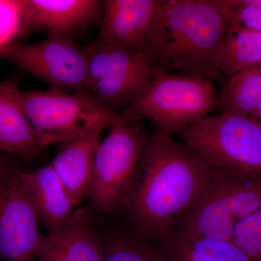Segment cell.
Returning a JSON list of instances; mask_svg holds the SVG:
<instances>
[{
    "label": "cell",
    "mask_w": 261,
    "mask_h": 261,
    "mask_svg": "<svg viewBox=\"0 0 261 261\" xmlns=\"http://www.w3.org/2000/svg\"><path fill=\"white\" fill-rule=\"evenodd\" d=\"M0 58L50 86L67 92L87 91L89 59L85 49L71 39L48 37L31 44L0 45Z\"/></svg>",
    "instance_id": "9c48e42d"
},
{
    "label": "cell",
    "mask_w": 261,
    "mask_h": 261,
    "mask_svg": "<svg viewBox=\"0 0 261 261\" xmlns=\"http://www.w3.org/2000/svg\"><path fill=\"white\" fill-rule=\"evenodd\" d=\"M5 162V161L4 159H2L1 157H0V168H1L2 165Z\"/></svg>",
    "instance_id": "d4e9b609"
},
{
    "label": "cell",
    "mask_w": 261,
    "mask_h": 261,
    "mask_svg": "<svg viewBox=\"0 0 261 261\" xmlns=\"http://www.w3.org/2000/svg\"><path fill=\"white\" fill-rule=\"evenodd\" d=\"M213 166L171 134L149 135L123 210L132 234L156 243L176 231L203 190Z\"/></svg>",
    "instance_id": "6da1fadb"
},
{
    "label": "cell",
    "mask_w": 261,
    "mask_h": 261,
    "mask_svg": "<svg viewBox=\"0 0 261 261\" xmlns=\"http://www.w3.org/2000/svg\"><path fill=\"white\" fill-rule=\"evenodd\" d=\"M22 173L39 221L48 232L59 228L75 209L61 178L49 163L34 171Z\"/></svg>",
    "instance_id": "2e32d148"
},
{
    "label": "cell",
    "mask_w": 261,
    "mask_h": 261,
    "mask_svg": "<svg viewBox=\"0 0 261 261\" xmlns=\"http://www.w3.org/2000/svg\"><path fill=\"white\" fill-rule=\"evenodd\" d=\"M219 99L223 114L248 117L261 102V63L226 80Z\"/></svg>",
    "instance_id": "d6986e66"
},
{
    "label": "cell",
    "mask_w": 261,
    "mask_h": 261,
    "mask_svg": "<svg viewBox=\"0 0 261 261\" xmlns=\"http://www.w3.org/2000/svg\"><path fill=\"white\" fill-rule=\"evenodd\" d=\"M84 49L89 59L87 91L113 112L121 113L154 79L155 71L142 53L97 39Z\"/></svg>",
    "instance_id": "ba28073f"
},
{
    "label": "cell",
    "mask_w": 261,
    "mask_h": 261,
    "mask_svg": "<svg viewBox=\"0 0 261 261\" xmlns=\"http://www.w3.org/2000/svg\"><path fill=\"white\" fill-rule=\"evenodd\" d=\"M110 128L96 154L87 195L99 216L123 208L149 136L143 125L121 114Z\"/></svg>",
    "instance_id": "8992f818"
},
{
    "label": "cell",
    "mask_w": 261,
    "mask_h": 261,
    "mask_svg": "<svg viewBox=\"0 0 261 261\" xmlns=\"http://www.w3.org/2000/svg\"><path fill=\"white\" fill-rule=\"evenodd\" d=\"M25 114L43 148L106 129L121 114L113 112L87 91L55 88L22 92Z\"/></svg>",
    "instance_id": "5b68a950"
},
{
    "label": "cell",
    "mask_w": 261,
    "mask_h": 261,
    "mask_svg": "<svg viewBox=\"0 0 261 261\" xmlns=\"http://www.w3.org/2000/svg\"><path fill=\"white\" fill-rule=\"evenodd\" d=\"M162 0H106L97 39L142 53Z\"/></svg>",
    "instance_id": "7c38bea8"
},
{
    "label": "cell",
    "mask_w": 261,
    "mask_h": 261,
    "mask_svg": "<svg viewBox=\"0 0 261 261\" xmlns=\"http://www.w3.org/2000/svg\"><path fill=\"white\" fill-rule=\"evenodd\" d=\"M261 209V176L213 166L195 203L175 232L232 240L235 228Z\"/></svg>",
    "instance_id": "277c9868"
},
{
    "label": "cell",
    "mask_w": 261,
    "mask_h": 261,
    "mask_svg": "<svg viewBox=\"0 0 261 261\" xmlns=\"http://www.w3.org/2000/svg\"><path fill=\"white\" fill-rule=\"evenodd\" d=\"M249 118L261 126V102L249 115Z\"/></svg>",
    "instance_id": "603a6c76"
},
{
    "label": "cell",
    "mask_w": 261,
    "mask_h": 261,
    "mask_svg": "<svg viewBox=\"0 0 261 261\" xmlns=\"http://www.w3.org/2000/svg\"><path fill=\"white\" fill-rule=\"evenodd\" d=\"M227 24H235L261 33V9L246 6L240 0H212Z\"/></svg>",
    "instance_id": "7402d4cb"
},
{
    "label": "cell",
    "mask_w": 261,
    "mask_h": 261,
    "mask_svg": "<svg viewBox=\"0 0 261 261\" xmlns=\"http://www.w3.org/2000/svg\"><path fill=\"white\" fill-rule=\"evenodd\" d=\"M101 261H169L154 243L132 235H120L106 244Z\"/></svg>",
    "instance_id": "ffe728a7"
},
{
    "label": "cell",
    "mask_w": 261,
    "mask_h": 261,
    "mask_svg": "<svg viewBox=\"0 0 261 261\" xmlns=\"http://www.w3.org/2000/svg\"><path fill=\"white\" fill-rule=\"evenodd\" d=\"M232 241L252 261H261V209L238 225Z\"/></svg>",
    "instance_id": "44dd1931"
},
{
    "label": "cell",
    "mask_w": 261,
    "mask_h": 261,
    "mask_svg": "<svg viewBox=\"0 0 261 261\" xmlns=\"http://www.w3.org/2000/svg\"><path fill=\"white\" fill-rule=\"evenodd\" d=\"M261 63V33L227 24L218 56L220 74L229 80L240 72Z\"/></svg>",
    "instance_id": "ac0fdd59"
},
{
    "label": "cell",
    "mask_w": 261,
    "mask_h": 261,
    "mask_svg": "<svg viewBox=\"0 0 261 261\" xmlns=\"http://www.w3.org/2000/svg\"><path fill=\"white\" fill-rule=\"evenodd\" d=\"M219 108L213 81L155 71L152 82L121 114L132 121L149 118L172 135Z\"/></svg>",
    "instance_id": "3957f363"
},
{
    "label": "cell",
    "mask_w": 261,
    "mask_h": 261,
    "mask_svg": "<svg viewBox=\"0 0 261 261\" xmlns=\"http://www.w3.org/2000/svg\"><path fill=\"white\" fill-rule=\"evenodd\" d=\"M23 171L0 168V261H36L40 243L35 206Z\"/></svg>",
    "instance_id": "30bf717a"
},
{
    "label": "cell",
    "mask_w": 261,
    "mask_h": 261,
    "mask_svg": "<svg viewBox=\"0 0 261 261\" xmlns=\"http://www.w3.org/2000/svg\"><path fill=\"white\" fill-rule=\"evenodd\" d=\"M175 135L212 166L261 176V126L249 117H205Z\"/></svg>",
    "instance_id": "52a82bcc"
},
{
    "label": "cell",
    "mask_w": 261,
    "mask_h": 261,
    "mask_svg": "<svg viewBox=\"0 0 261 261\" xmlns=\"http://www.w3.org/2000/svg\"><path fill=\"white\" fill-rule=\"evenodd\" d=\"M21 73L0 82V152L24 158L43 150L22 101Z\"/></svg>",
    "instance_id": "5bb4252c"
},
{
    "label": "cell",
    "mask_w": 261,
    "mask_h": 261,
    "mask_svg": "<svg viewBox=\"0 0 261 261\" xmlns=\"http://www.w3.org/2000/svg\"><path fill=\"white\" fill-rule=\"evenodd\" d=\"M101 133L95 130L67 142L49 163L75 206L88 195Z\"/></svg>",
    "instance_id": "9a60e30c"
},
{
    "label": "cell",
    "mask_w": 261,
    "mask_h": 261,
    "mask_svg": "<svg viewBox=\"0 0 261 261\" xmlns=\"http://www.w3.org/2000/svg\"><path fill=\"white\" fill-rule=\"evenodd\" d=\"M227 23L212 0H166L142 54L154 71L221 80L218 56Z\"/></svg>",
    "instance_id": "7a4b0ae2"
},
{
    "label": "cell",
    "mask_w": 261,
    "mask_h": 261,
    "mask_svg": "<svg viewBox=\"0 0 261 261\" xmlns=\"http://www.w3.org/2000/svg\"><path fill=\"white\" fill-rule=\"evenodd\" d=\"M240 3L246 6L253 7V8H260L261 0H240Z\"/></svg>",
    "instance_id": "cb8c5ba5"
},
{
    "label": "cell",
    "mask_w": 261,
    "mask_h": 261,
    "mask_svg": "<svg viewBox=\"0 0 261 261\" xmlns=\"http://www.w3.org/2000/svg\"><path fill=\"white\" fill-rule=\"evenodd\" d=\"M154 243L169 261H252L232 240L173 232Z\"/></svg>",
    "instance_id": "e0dca14e"
},
{
    "label": "cell",
    "mask_w": 261,
    "mask_h": 261,
    "mask_svg": "<svg viewBox=\"0 0 261 261\" xmlns=\"http://www.w3.org/2000/svg\"><path fill=\"white\" fill-rule=\"evenodd\" d=\"M13 5L24 30L49 37L70 39L102 20L100 0H21Z\"/></svg>",
    "instance_id": "8fae6325"
},
{
    "label": "cell",
    "mask_w": 261,
    "mask_h": 261,
    "mask_svg": "<svg viewBox=\"0 0 261 261\" xmlns=\"http://www.w3.org/2000/svg\"><path fill=\"white\" fill-rule=\"evenodd\" d=\"M105 247L88 213L80 207L61 226L42 236L36 261H101Z\"/></svg>",
    "instance_id": "4fadbf2b"
}]
</instances>
